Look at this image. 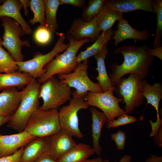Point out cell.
I'll return each mask as SVG.
<instances>
[{"label":"cell","mask_w":162,"mask_h":162,"mask_svg":"<svg viewBox=\"0 0 162 162\" xmlns=\"http://www.w3.org/2000/svg\"><path fill=\"white\" fill-rule=\"evenodd\" d=\"M149 49L147 45H143L140 46L125 45L115 49L113 53H121L124 61L120 64L115 62L112 66V72L109 76L113 86L127 74H135L142 79L148 76L154 59L149 53Z\"/></svg>","instance_id":"obj_1"},{"label":"cell","mask_w":162,"mask_h":162,"mask_svg":"<svg viewBox=\"0 0 162 162\" xmlns=\"http://www.w3.org/2000/svg\"><path fill=\"white\" fill-rule=\"evenodd\" d=\"M41 83L35 79L22 90L20 106L8 122L7 126L18 132L25 129L26 124L34 111L39 107V95Z\"/></svg>","instance_id":"obj_2"},{"label":"cell","mask_w":162,"mask_h":162,"mask_svg":"<svg viewBox=\"0 0 162 162\" xmlns=\"http://www.w3.org/2000/svg\"><path fill=\"white\" fill-rule=\"evenodd\" d=\"M67 38L69 41L68 47L46 65L45 73L38 80L40 83H42L56 74H67L73 71L78 64L76 56L78 51L83 45L90 41L88 38L76 40L68 36Z\"/></svg>","instance_id":"obj_3"},{"label":"cell","mask_w":162,"mask_h":162,"mask_svg":"<svg viewBox=\"0 0 162 162\" xmlns=\"http://www.w3.org/2000/svg\"><path fill=\"white\" fill-rule=\"evenodd\" d=\"M147 83L146 79H142L136 74H130L127 78H122L115 86L114 92L125 104V114H131L142 104L145 98L143 88Z\"/></svg>","instance_id":"obj_4"},{"label":"cell","mask_w":162,"mask_h":162,"mask_svg":"<svg viewBox=\"0 0 162 162\" xmlns=\"http://www.w3.org/2000/svg\"><path fill=\"white\" fill-rule=\"evenodd\" d=\"M42 83L39 95V98H41L43 101L39 107L41 110H58L72 98L71 88L55 76Z\"/></svg>","instance_id":"obj_5"},{"label":"cell","mask_w":162,"mask_h":162,"mask_svg":"<svg viewBox=\"0 0 162 162\" xmlns=\"http://www.w3.org/2000/svg\"><path fill=\"white\" fill-rule=\"evenodd\" d=\"M62 128L58 110H43L39 107L29 118L25 130L35 137H43L53 135Z\"/></svg>","instance_id":"obj_6"},{"label":"cell","mask_w":162,"mask_h":162,"mask_svg":"<svg viewBox=\"0 0 162 162\" xmlns=\"http://www.w3.org/2000/svg\"><path fill=\"white\" fill-rule=\"evenodd\" d=\"M88 61L79 63L71 73L58 75L60 81L67 84L75 90L72 92V97L84 98L88 92H102L103 90L98 83L93 82L89 77L87 71Z\"/></svg>","instance_id":"obj_7"},{"label":"cell","mask_w":162,"mask_h":162,"mask_svg":"<svg viewBox=\"0 0 162 162\" xmlns=\"http://www.w3.org/2000/svg\"><path fill=\"white\" fill-rule=\"evenodd\" d=\"M1 20L4 32L3 40L0 38L1 44L8 50L16 62L23 61L22 47L30 46L28 40H22L20 39V37L25 34L20 24L14 20L7 16L2 17Z\"/></svg>","instance_id":"obj_8"},{"label":"cell","mask_w":162,"mask_h":162,"mask_svg":"<svg viewBox=\"0 0 162 162\" xmlns=\"http://www.w3.org/2000/svg\"><path fill=\"white\" fill-rule=\"evenodd\" d=\"M59 37L55 46L49 52L43 54L40 52L36 53L34 58L26 61L16 62L19 68L18 71L28 74L33 78L42 77L46 70L44 66L52 61L59 53L65 50L68 46L64 41L65 36L63 33L58 34Z\"/></svg>","instance_id":"obj_9"},{"label":"cell","mask_w":162,"mask_h":162,"mask_svg":"<svg viewBox=\"0 0 162 162\" xmlns=\"http://www.w3.org/2000/svg\"><path fill=\"white\" fill-rule=\"evenodd\" d=\"M115 90L114 86L105 92H88L84 97L89 106L98 108L105 115L107 119L106 128L116 117L125 113L119 105V103L123 102V99L114 95Z\"/></svg>","instance_id":"obj_10"},{"label":"cell","mask_w":162,"mask_h":162,"mask_svg":"<svg viewBox=\"0 0 162 162\" xmlns=\"http://www.w3.org/2000/svg\"><path fill=\"white\" fill-rule=\"evenodd\" d=\"M69 101L68 104L58 111L60 124L62 128L73 136L81 139L84 136L79 128L77 114L80 110L87 109L89 106L83 98L72 97Z\"/></svg>","instance_id":"obj_11"},{"label":"cell","mask_w":162,"mask_h":162,"mask_svg":"<svg viewBox=\"0 0 162 162\" xmlns=\"http://www.w3.org/2000/svg\"><path fill=\"white\" fill-rule=\"evenodd\" d=\"M101 31L95 17L90 21L86 22L82 18L74 20L68 30V35L76 40L89 38L94 42L98 38Z\"/></svg>","instance_id":"obj_12"},{"label":"cell","mask_w":162,"mask_h":162,"mask_svg":"<svg viewBox=\"0 0 162 162\" xmlns=\"http://www.w3.org/2000/svg\"><path fill=\"white\" fill-rule=\"evenodd\" d=\"M72 137L63 128L58 132L49 136L48 152L53 158L57 160L76 144Z\"/></svg>","instance_id":"obj_13"},{"label":"cell","mask_w":162,"mask_h":162,"mask_svg":"<svg viewBox=\"0 0 162 162\" xmlns=\"http://www.w3.org/2000/svg\"><path fill=\"white\" fill-rule=\"evenodd\" d=\"M35 137L25 130L14 134H0V158L14 153Z\"/></svg>","instance_id":"obj_14"},{"label":"cell","mask_w":162,"mask_h":162,"mask_svg":"<svg viewBox=\"0 0 162 162\" xmlns=\"http://www.w3.org/2000/svg\"><path fill=\"white\" fill-rule=\"evenodd\" d=\"M117 26V29L112 38L114 41L115 46L127 39L141 41L148 40L152 35L151 32L147 29L141 31L134 29L124 18L118 21Z\"/></svg>","instance_id":"obj_15"},{"label":"cell","mask_w":162,"mask_h":162,"mask_svg":"<svg viewBox=\"0 0 162 162\" xmlns=\"http://www.w3.org/2000/svg\"><path fill=\"white\" fill-rule=\"evenodd\" d=\"M22 91L16 87L5 89L0 93V116L12 117L20 104Z\"/></svg>","instance_id":"obj_16"},{"label":"cell","mask_w":162,"mask_h":162,"mask_svg":"<svg viewBox=\"0 0 162 162\" xmlns=\"http://www.w3.org/2000/svg\"><path fill=\"white\" fill-rule=\"evenodd\" d=\"M153 0H106L105 4L110 8L120 13L141 10L155 14Z\"/></svg>","instance_id":"obj_17"},{"label":"cell","mask_w":162,"mask_h":162,"mask_svg":"<svg viewBox=\"0 0 162 162\" xmlns=\"http://www.w3.org/2000/svg\"><path fill=\"white\" fill-rule=\"evenodd\" d=\"M49 136L36 137L24 146L20 162H34L48 152Z\"/></svg>","instance_id":"obj_18"},{"label":"cell","mask_w":162,"mask_h":162,"mask_svg":"<svg viewBox=\"0 0 162 162\" xmlns=\"http://www.w3.org/2000/svg\"><path fill=\"white\" fill-rule=\"evenodd\" d=\"M20 0H7L0 5V21L3 16L10 17L20 26L25 34L30 35L32 30L28 24L22 17L20 11L22 8Z\"/></svg>","instance_id":"obj_19"},{"label":"cell","mask_w":162,"mask_h":162,"mask_svg":"<svg viewBox=\"0 0 162 162\" xmlns=\"http://www.w3.org/2000/svg\"><path fill=\"white\" fill-rule=\"evenodd\" d=\"M92 116V132L93 144L92 148L94 153L100 155L102 148L99 144L102 128L107 122V119L104 113L97 110L95 107L90 108Z\"/></svg>","instance_id":"obj_20"},{"label":"cell","mask_w":162,"mask_h":162,"mask_svg":"<svg viewBox=\"0 0 162 162\" xmlns=\"http://www.w3.org/2000/svg\"><path fill=\"white\" fill-rule=\"evenodd\" d=\"M33 79L28 74L18 71L0 74V91L9 88L26 86Z\"/></svg>","instance_id":"obj_21"},{"label":"cell","mask_w":162,"mask_h":162,"mask_svg":"<svg viewBox=\"0 0 162 162\" xmlns=\"http://www.w3.org/2000/svg\"><path fill=\"white\" fill-rule=\"evenodd\" d=\"M107 43L105 44L100 51L94 56L96 61L97 67L96 69L98 72L97 76L94 78L98 80L103 92L114 86L107 72L105 64V58L108 52Z\"/></svg>","instance_id":"obj_22"},{"label":"cell","mask_w":162,"mask_h":162,"mask_svg":"<svg viewBox=\"0 0 162 162\" xmlns=\"http://www.w3.org/2000/svg\"><path fill=\"white\" fill-rule=\"evenodd\" d=\"M114 33L115 32L111 29L104 32H101L93 44L87 47L85 50L81 52L76 56L77 63L87 60L89 58L94 56L100 51L105 44L112 39Z\"/></svg>","instance_id":"obj_23"},{"label":"cell","mask_w":162,"mask_h":162,"mask_svg":"<svg viewBox=\"0 0 162 162\" xmlns=\"http://www.w3.org/2000/svg\"><path fill=\"white\" fill-rule=\"evenodd\" d=\"M94 153L93 149L89 145L82 143L76 144L57 161V162H81Z\"/></svg>","instance_id":"obj_24"},{"label":"cell","mask_w":162,"mask_h":162,"mask_svg":"<svg viewBox=\"0 0 162 162\" xmlns=\"http://www.w3.org/2000/svg\"><path fill=\"white\" fill-rule=\"evenodd\" d=\"M96 17L99 26L103 32L111 29L116 21L123 18V13L110 8L105 4Z\"/></svg>","instance_id":"obj_25"},{"label":"cell","mask_w":162,"mask_h":162,"mask_svg":"<svg viewBox=\"0 0 162 162\" xmlns=\"http://www.w3.org/2000/svg\"><path fill=\"white\" fill-rule=\"evenodd\" d=\"M143 95L147 100V105L150 104L154 107L157 112L156 122L160 119L159 117V106L160 102L162 99V84L161 82H156L152 85L147 83L143 90Z\"/></svg>","instance_id":"obj_26"},{"label":"cell","mask_w":162,"mask_h":162,"mask_svg":"<svg viewBox=\"0 0 162 162\" xmlns=\"http://www.w3.org/2000/svg\"><path fill=\"white\" fill-rule=\"evenodd\" d=\"M46 26L52 32L58 29L56 14L60 5L59 0H44Z\"/></svg>","instance_id":"obj_27"},{"label":"cell","mask_w":162,"mask_h":162,"mask_svg":"<svg viewBox=\"0 0 162 162\" xmlns=\"http://www.w3.org/2000/svg\"><path fill=\"white\" fill-rule=\"evenodd\" d=\"M30 6L34 13V17L28 20V23L32 25L39 23L40 25L46 26L44 1L31 0Z\"/></svg>","instance_id":"obj_28"},{"label":"cell","mask_w":162,"mask_h":162,"mask_svg":"<svg viewBox=\"0 0 162 162\" xmlns=\"http://www.w3.org/2000/svg\"><path fill=\"white\" fill-rule=\"evenodd\" d=\"M19 70L16 62L0 43V74L10 73Z\"/></svg>","instance_id":"obj_29"},{"label":"cell","mask_w":162,"mask_h":162,"mask_svg":"<svg viewBox=\"0 0 162 162\" xmlns=\"http://www.w3.org/2000/svg\"><path fill=\"white\" fill-rule=\"evenodd\" d=\"M153 8L157 15V26L153 48L162 46V0H154Z\"/></svg>","instance_id":"obj_30"},{"label":"cell","mask_w":162,"mask_h":162,"mask_svg":"<svg viewBox=\"0 0 162 162\" xmlns=\"http://www.w3.org/2000/svg\"><path fill=\"white\" fill-rule=\"evenodd\" d=\"M104 0H90L88 5L82 12V19L88 22L97 16L100 13L105 5Z\"/></svg>","instance_id":"obj_31"},{"label":"cell","mask_w":162,"mask_h":162,"mask_svg":"<svg viewBox=\"0 0 162 162\" xmlns=\"http://www.w3.org/2000/svg\"><path fill=\"white\" fill-rule=\"evenodd\" d=\"M52 33V32L46 26L40 25L34 32V40L39 44H47L51 40Z\"/></svg>","instance_id":"obj_32"},{"label":"cell","mask_w":162,"mask_h":162,"mask_svg":"<svg viewBox=\"0 0 162 162\" xmlns=\"http://www.w3.org/2000/svg\"><path fill=\"white\" fill-rule=\"evenodd\" d=\"M117 118L112 121L108 127V129L133 123L137 121L136 118L134 116H130L125 113L122 114L118 117Z\"/></svg>","instance_id":"obj_33"},{"label":"cell","mask_w":162,"mask_h":162,"mask_svg":"<svg viewBox=\"0 0 162 162\" xmlns=\"http://www.w3.org/2000/svg\"><path fill=\"white\" fill-rule=\"evenodd\" d=\"M111 138L114 141L119 150H123L124 149L126 139V134L125 131L120 130L112 134Z\"/></svg>","instance_id":"obj_34"},{"label":"cell","mask_w":162,"mask_h":162,"mask_svg":"<svg viewBox=\"0 0 162 162\" xmlns=\"http://www.w3.org/2000/svg\"><path fill=\"white\" fill-rule=\"evenodd\" d=\"M24 147H21L11 154L0 158V162H20Z\"/></svg>","instance_id":"obj_35"},{"label":"cell","mask_w":162,"mask_h":162,"mask_svg":"<svg viewBox=\"0 0 162 162\" xmlns=\"http://www.w3.org/2000/svg\"><path fill=\"white\" fill-rule=\"evenodd\" d=\"M60 5H70L78 8L83 7L85 4L84 0H59Z\"/></svg>","instance_id":"obj_36"},{"label":"cell","mask_w":162,"mask_h":162,"mask_svg":"<svg viewBox=\"0 0 162 162\" xmlns=\"http://www.w3.org/2000/svg\"><path fill=\"white\" fill-rule=\"evenodd\" d=\"M149 122L152 127V130L149 136L150 137H154L158 132L160 127H162V118L158 122H153L150 120H149Z\"/></svg>","instance_id":"obj_37"},{"label":"cell","mask_w":162,"mask_h":162,"mask_svg":"<svg viewBox=\"0 0 162 162\" xmlns=\"http://www.w3.org/2000/svg\"><path fill=\"white\" fill-rule=\"evenodd\" d=\"M153 137V140L155 145L160 148H162V127H160L158 132Z\"/></svg>","instance_id":"obj_38"},{"label":"cell","mask_w":162,"mask_h":162,"mask_svg":"<svg viewBox=\"0 0 162 162\" xmlns=\"http://www.w3.org/2000/svg\"><path fill=\"white\" fill-rule=\"evenodd\" d=\"M148 52L152 56H156L162 60V46L149 49Z\"/></svg>","instance_id":"obj_39"},{"label":"cell","mask_w":162,"mask_h":162,"mask_svg":"<svg viewBox=\"0 0 162 162\" xmlns=\"http://www.w3.org/2000/svg\"><path fill=\"white\" fill-rule=\"evenodd\" d=\"M34 162H57V161L53 158L47 152Z\"/></svg>","instance_id":"obj_40"},{"label":"cell","mask_w":162,"mask_h":162,"mask_svg":"<svg viewBox=\"0 0 162 162\" xmlns=\"http://www.w3.org/2000/svg\"><path fill=\"white\" fill-rule=\"evenodd\" d=\"M146 162H162V157L160 155L158 156L155 154H151L147 158Z\"/></svg>","instance_id":"obj_41"},{"label":"cell","mask_w":162,"mask_h":162,"mask_svg":"<svg viewBox=\"0 0 162 162\" xmlns=\"http://www.w3.org/2000/svg\"><path fill=\"white\" fill-rule=\"evenodd\" d=\"M22 7H23L24 10V14L26 16H27L28 14V10L27 8L30 6V0H20Z\"/></svg>","instance_id":"obj_42"},{"label":"cell","mask_w":162,"mask_h":162,"mask_svg":"<svg viewBox=\"0 0 162 162\" xmlns=\"http://www.w3.org/2000/svg\"><path fill=\"white\" fill-rule=\"evenodd\" d=\"M11 117L0 116V126L8 122Z\"/></svg>","instance_id":"obj_43"},{"label":"cell","mask_w":162,"mask_h":162,"mask_svg":"<svg viewBox=\"0 0 162 162\" xmlns=\"http://www.w3.org/2000/svg\"><path fill=\"white\" fill-rule=\"evenodd\" d=\"M103 160L100 157H98L92 159H86L81 162H103Z\"/></svg>","instance_id":"obj_44"},{"label":"cell","mask_w":162,"mask_h":162,"mask_svg":"<svg viewBox=\"0 0 162 162\" xmlns=\"http://www.w3.org/2000/svg\"><path fill=\"white\" fill-rule=\"evenodd\" d=\"M132 159L131 156L128 155H124L120 159L119 162H130ZM115 162H116L115 161Z\"/></svg>","instance_id":"obj_45"},{"label":"cell","mask_w":162,"mask_h":162,"mask_svg":"<svg viewBox=\"0 0 162 162\" xmlns=\"http://www.w3.org/2000/svg\"><path fill=\"white\" fill-rule=\"evenodd\" d=\"M103 162H110L109 160L107 159H106L104 160H103Z\"/></svg>","instance_id":"obj_46"}]
</instances>
